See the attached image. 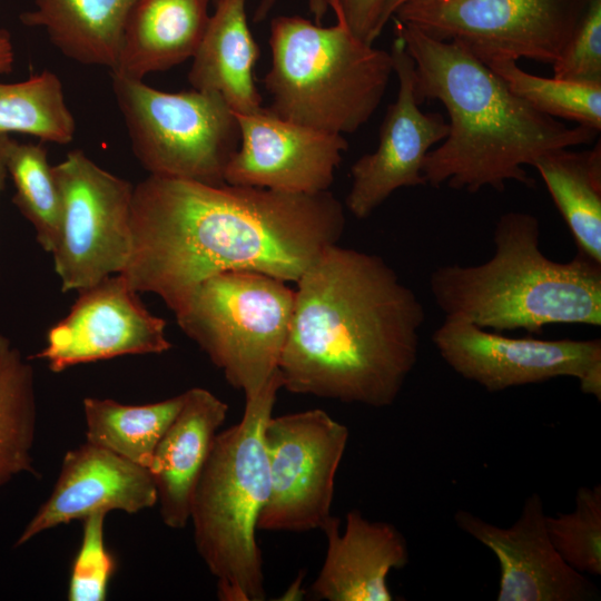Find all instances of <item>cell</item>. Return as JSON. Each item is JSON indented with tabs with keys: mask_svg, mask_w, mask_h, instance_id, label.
I'll use <instances>...</instances> for the list:
<instances>
[{
	"mask_svg": "<svg viewBox=\"0 0 601 601\" xmlns=\"http://www.w3.org/2000/svg\"><path fill=\"white\" fill-rule=\"evenodd\" d=\"M111 87L132 151L149 175L225 184L240 130L220 95L166 92L118 73H111Z\"/></svg>",
	"mask_w": 601,
	"mask_h": 601,
	"instance_id": "obj_8",
	"label": "cell"
},
{
	"mask_svg": "<svg viewBox=\"0 0 601 601\" xmlns=\"http://www.w3.org/2000/svg\"><path fill=\"white\" fill-rule=\"evenodd\" d=\"M552 66L555 78L601 83V0H589L572 36Z\"/></svg>",
	"mask_w": 601,
	"mask_h": 601,
	"instance_id": "obj_31",
	"label": "cell"
},
{
	"mask_svg": "<svg viewBox=\"0 0 601 601\" xmlns=\"http://www.w3.org/2000/svg\"><path fill=\"white\" fill-rule=\"evenodd\" d=\"M279 278L230 270L203 282L175 314L180 329L245 398L278 371L295 289Z\"/></svg>",
	"mask_w": 601,
	"mask_h": 601,
	"instance_id": "obj_7",
	"label": "cell"
},
{
	"mask_svg": "<svg viewBox=\"0 0 601 601\" xmlns=\"http://www.w3.org/2000/svg\"><path fill=\"white\" fill-rule=\"evenodd\" d=\"M282 387L372 407L392 405L417 363L425 311L378 255L334 244L296 282Z\"/></svg>",
	"mask_w": 601,
	"mask_h": 601,
	"instance_id": "obj_2",
	"label": "cell"
},
{
	"mask_svg": "<svg viewBox=\"0 0 601 601\" xmlns=\"http://www.w3.org/2000/svg\"><path fill=\"white\" fill-rule=\"evenodd\" d=\"M303 574L297 577L294 582L287 588V590L282 594L280 600L284 601H295L300 600L304 597V590L302 589Z\"/></svg>",
	"mask_w": 601,
	"mask_h": 601,
	"instance_id": "obj_34",
	"label": "cell"
},
{
	"mask_svg": "<svg viewBox=\"0 0 601 601\" xmlns=\"http://www.w3.org/2000/svg\"><path fill=\"white\" fill-rule=\"evenodd\" d=\"M282 378L277 371L242 420L217 433L195 487L189 521L197 552L216 579L221 601L265 599L258 518L268 496L264 426L273 415Z\"/></svg>",
	"mask_w": 601,
	"mask_h": 601,
	"instance_id": "obj_5",
	"label": "cell"
},
{
	"mask_svg": "<svg viewBox=\"0 0 601 601\" xmlns=\"http://www.w3.org/2000/svg\"><path fill=\"white\" fill-rule=\"evenodd\" d=\"M322 531L327 549L312 585L315 597L328 601L393 600L387 574L410 561L407 542L393 524L372 522L352 510L343 533L335 516Z\"/></svg>",
	"mask_w": 601,
	"mask_h": 601,
	"instance_id": "obj_18",
	"label": "cell"
},
{
	"mask_svg": "<svg viewBox=\"0 0 601 601\" xmlns=\"http://www.w3.org/2000/svg\"><path fill=\"white\" fill-rule=\"evenodd\" d=\"M156 504L157 492L147 467L85 441L63 455L50 495L24 525L13 548L97 512L134 514Z\"/></svg>",
	"mask_w": 601,
	"mask_h": 601,
	"instance_id": "obj_17",
	"label": "cell"
},
{
	"mask_svg": "<svg viewBox=\"0 0 601 601\" xmlns=\"http://www.w3.org/2000/svg\"><path fill=\"white\" fill-rule=\"evenodd\" d=\"M7 177H8V170H7V166L4 161L2 141H1V135H0V193L4 188Z\"/></svg>",
	"mask_w": 601,
	"mask_h": 601,
	"instance_id": "obj_38",
	"label": "cell"
},
{
	"mask_svg": "<svg viewBox=\"0 0 601 601\" xmlns=\"http://www.w3.org/2000/svg\"><path fill=\"white\" fill-rule=\"evenodd\" d=\"M407 1L410 0H387L384 12H383V17H382L383 29L388 22V20L392 19L396 9Z\"/></svg>",
	"mask_w": 601,
	"mask_h": 601,
	"instance_id": "obj_37",
	"label": "cell"
},
{
	"mask_svg": "<svg viewBox=\"0 0 601 601\" xmlns=\"http://www.w3.org/2000/svg\"><path fill=\"white\" fill-rule=\"evenodd\" d=\"M390 53L398 81L397 97L387 107L376 150L363 155L351 167L346 207L358 219L372 215L397 189L426 185L424 159L449 134L442 114L421 110L414 88V62L400 37L395 36Z\"/></svg>",
	"mask_w": 601,
	"mask_h": 601,
	"instance_id": "obj_14",
	"label": "cell"
},
{
	"mask_svg": "<svg viewBox=\"0 0 601 601\" xmlns=\"http://www.w3.org/2000/svg\"><path fill=\"white\" fill-rule=\"evenodd\" d=\"M247 0H217L188 73L194 89L220 95L234 112L262 107L253 68L259 47L247 22Z\"/></svg>",
	"mask_w": 601,
	"mask_h": 601,
	"instance_id": "obj_21",
	"label": "cell"
},
{
	"mask_svg": "<svg viewBox=\"0 0 601 601\" xmlns=\"http://www.w3.org/2000/svg\"><path fill=\"white\" fill-rule=\"evenodd\" d=\"M106 515L97 512L82 520L81 541L68 581L69 601L106 600L117 566L105 540Z\"/></svg>",
	"mask_w": 601,
	"mask_h": 601,
	"instance_id": "obj_30",
	"label": "cell"
},
{
	"mask_svg": "<svg viewBox=\"0 0 601 601\" xmlns=\"http://www.w3.org/2000/svg\"><path fill=\"white\" fill-rule=\"evenodd\" d=\"M211 0H139L127 21L111 73L135 79L195 56L206 32Z\"/></svg>",
	"mask_w": 601,
	"mask_h": 601,
	"instance_id": "obj_20",
	"label": "cell"
},
{
	"mask_svg": "<svg viewBox=\"0 0 601 601\" xmlns=\"http://www.w3.org/2000/svg\"><path fill=\"white\" fill-rule=\"evenodd\" d=\"M213 3H215L217 0H211ZM276 0H260L258 8L255 10L254 13V21L260 22L263 21L267 14L269 13L270 9L274 7Z\"/></svg>",
	"mask_w": 601,
	"mask_h": 601,
	"instance_id": "obj_36",
	"label": "cell"
},
{
	"mask_svg": "<svg viewBox=\"0 0 601 601\" xmlns=\"http://www.w3.org/2000/svg\"><path fill=\"white\" fill-rule=\"evenodd\" d=\"M570 229L578 252L601 264V147L556 149L533 165Z\"/></svg>",
	"mask_w": 601,
	"mask_h": 601,
	"instance_id": "obj_23",
	"label": "cell"
},
{
	"mask_svg": "<svg viewBox=\"0 0 601 601\" xmlns=\"http://www.w3.org/2000/svg\"><path fill=\"white\" fill-rule=\"evenodd\" d=\"M494 253L477 265L450 264L428 285L444 318L495 332L541 334L551 324L601 326V264L578 252L570 262L540 249V224L525 211H508L495 224Z\"/></svg>",
	"mask_w": 601,
	"mask_h": 601,
	"instance_id": "obj_4",
	"label": "cell"
},
{
	"mask_svg": "<svg viewBox=\"0 0 601 601\" xmlns=\"http://www.w3.org/2000/svg\"><path fill=\"white\" fill-rule=\"evenodd\" d=\"M336 23L279 16L270 22L272 63L264 85L278 116L332 134H352L382 101L393 70L390 51L358 38L334 2Z\"/></svg>",
	"mask_w": 601,
	"mask_h": 601,
	"instance_id": "obj_6",
	"label": "cell"
},
{
	"mask_svg": "<svg viewBox=\"0 0 601 601\" xmlns=\"http://www.w3.org/2000/svg\"><path fill=\"white\" fill-rule=\"evenodd\" d=\"M14 62V50L10 35L6 30H0V75L12 70Z\"/></svg>",
	"mask_w": 601,
	"mask_h": 601,
	"instance_id": "obj_33",
	"label": "cell"
},
{
	"mask_svg": "<svg viewBox=\"0 0 601 601\" xmlns=\"http://www.w3.org/2000/svg\"><path fill=\"white\" fill-rule=\"evenodd\" d=\"M8 175L13 180V204L33 226L43 250L52 253L61 227L62 200L60 189L41 144L19 142L1 135Z\"/></svg>",
	"mask_w": 601,
	"mask_h": 601,
	"instance_id": "obj_26",
	"label": "cell"
},
{
	"mask_svg": "<svg viewBox=\"0 0 601 601\" xmlns=\"http://www.w3.org/2000/svg\"><path fill=\"white\" fill-rule=\"evenodd\" d=\"M414 62L418 101L439 100L446 109L449 134L423 162L426 185L476 193L502 191L508 181L532 187L524 166L546 152L591 144L599 130L570 128L515 96L484 62L460 46L434 39L394 19Z\"/></svg>",
	"mask_w": 601,
	"mask_h": 601,
	"instance_id": "obj_3",
	"label": "cell"
},
{
	"mask_svg": "<svg viewBox=\"0 0 601 601\" xmlns=\"http://www.w3.org/2000/svg\"><path fill=\"white\" fill-rule=\"evenodd\" d=\"M24 134L42 141L69 144L76 120L59 77L43 70L19 82H0V135Z\"/></svg>",
	"mask_w": 601,
	"mask_h": 601,
	"instance_id": "obj_27",
	"label": "cell"
},
{
	"mask_svg": "<svg viewBox=\"0 0 601 601\" xmlns=\"http://www.w3.org/2000/svg\"><path fill=\"white\" fill-rule=\"evenodd\" d=\"M0 334V490L21 474L37 475L32 449L37 430L35 372Z\"/></svg>",
	"mask_w": 601,
	"mask_h": 601,
	"instance_id": "obj_24",
	"label": "cell"
},
{
	"mask_svg": "<svg viewBox=\"0 0 601 601\" xmlns=\"http://www.w3.org/2000/svg\"><path fill=\"white\" fill-rule=\"evenodd\" d=\"M173 344L166 321L152 315L121 274L78 290L69 313L47 333L29 359L46 361L53 373L125 355L161 354Z\"/></svg>",
	"mask_w": 601,
	"mask_h": 601,
	"instance_id": "obj_13",
	"label": "cell"
},
{
	"mask_svg": "<svg viewBox=\"0 0 601 601\" xmlns=\"http://www.w3.org/2000/svg\"><path fill=\"white\" fill-rule=\"evenodd\" d=\"M240 142L225 171V183L292 194L327 191L342 155L343 135L287 120L269 107L234 112Z\"/></svg>",
	"mask_w": 601,
	"mask_h": 601,
	"instance_id": "obj_15",
	"label": "cell"
},
{
	"mask_svg": "<svg viewBox=\"0 0 601 601\" xmlns=\"http://www.w3.org/2000/svg\"><path fill=\"white\" fill-rule=\"evenodd\" d=\"M263 437L268 496L257 529L323 530L333 516L335 476L346 450L348 428L315 408L272 415Z\"/></svg>",
	"mask_w": 601,
	"mask_h": 601,
	"instance_id": "obj_11",
	"label": "cell"
},
{
	"mask_svg": "<svg viewBox=\"0 0 601 601\" xmlns=\"http://www.w3.org/2000/svg\"><path fill=\"white\" fill-rule=\"evenodd\" d=\"M589 0H410L393 17L484 62L553 63Z\"/></svg>",
	"mask_w": 601,
	"mask_h": 601,
	"instance_id": "obj_9",
	"label": "cell"
},
{
	"mask_svg": "<svg viewBox=\"0 0 601 601\" xmlns=\"http://www.w3.org/2000/svg\"><path fill=\"white\" fill-rule=\"evenodd\" d=\"M432 342L460 376L490 393L573 377L601 401V339L513 338L457 318H444Z\"/></svg>",
	"mask_w": 601,
	"mask_h": 601,
	"instance_id": "obj_12",
	"label": "cell"
},
{
	"mask_svg": "<svg viewBox=\"0 0 601 601\" xmlns=\"http://www.w3.org/2000/svg\"><path fill=\"white\" fill-rule=\"evenodd\" d=\"M549 538L562 559L580 573L601 574V486L577 490L574 510L546 515Z\"/></svg>",
	"mask_w": 601,
	"mask_h": 601,
	"instance_id": "obj_29",
	"label": "cell"
},
{
	"mask_svg": "<svg viewBox=\"0 0 601 601\" xmlns=\"http://www.w3.org/2000/svg\"><path fill=\"white\" fill-rule=\"evenodd\" d=\"M334 2L352 31L367 43L382 33V17L387 0H326Z\"/></svg>",
	"mask_w": 601,
	"mask_h": 601,
	"instance_id": "obj_32",
	"label": "cell"
},
{
	"mask_svg": "<svg viewBox=\"0 0 601 601\" xmlns=\"http://www.w3.org/2000/svg\"><path fill=\"white\" fill-rule=\"evenodd\" d=\"M328 190L292 194L149 175L134 186L131 245L120 273L179 312L206 279L230 270L297 282L345 229Z\"/></svg>",
	"mask_w": 601,
	"mask_h": 601,
	"instance_id": "obj_1",
	"label": "cell"
},
{
	"mask_svg": "<svg viewBox=\"0 0 601 601\" xmlns=\"http://www.w3.org/2000/svg\"><path fill=\"white\" fill-rule=\"evenodd\" d=\"M311 12L313 13L316 23L321 24L324 16L328 11V3L326 0H307Z\"/></svg>",
	"mask_w": 601,
	"mask_h": 601,
	"instance_id": "obj_35",
	"label": "cell"
},
{
	"mask_svg": "<svg viewBox=\"0 0 601 601\" xmlns=\"http://www.w3.org/2000/svg\"><path fill=\"white\" fill-rule=\"evenodd\" d=\"M139 0H35L21 23L41 28L66 57L115 69L129 16Z\"/></svg>",
	"mask_w": 601,
	"mask_h": 601,
	"instance_id": "obj_22",
	"label": "cell"
},
{
	"mask_svg": "<svg viewBox=\"0 0 601 601\" xmlns=\"http://www.w3.org/2000/svg\"><path fill=\"white\" fill-rule=\"evenodd\" d=\"M227 412V404L206 388L184 392L181 408L156 445L147 467L166 526L183 529L188 524L195 487Z\"/></svg>",
	"mask_w": 601,
	"mask_h": 601,
	"instance_id": "obj_19",
	"label": "cell"
},
{
	"mask_svg": "<svg viewBox=\"0 0 601 601\" xmlns=\"http://www.w3.org/2000/svg\"><path fill=\"white\" fill-rule=\"evenodd\" d=\"M486 66L538 111L600 131L601 83L540 77L524 71L514 60H497Z\"/></svg>",
	"mask_w": 601,
	"mask_h": 601,
	"instance_id": "obj_28",
	"label": "cell"
},
{
	"mask_svg": "<svg viewBox=\"0 0 601 601\" xmlns=\"http://www.w3.org/2000/svg\"><path fill=\"white\" fill-rule=\"evenodd\" d=\"M543 500L532 493L510 528H500L459 510L457 528L490 549L500 564L497 601H590L600 597L583 573L570 566L552 544Z\"/></svg>",
	"mask_w": 601,
	"mask_h": 601,
	"instance_id": "obj_16",
	"label": "cell"
},
{
	"mask_svg": "<svg viewBox=\"0 0 601 601\" xmlns=\"http://www.w3.org/2000/svg\"><path fill=\"white\" fill-rule=\"evenodd\" d=\"M62 200L61 227L53 256L61 290L87 288L116 274L131 245L134 185L72 150L53 166Z\"/></svg>",
	"mask_w": 601,
	"mask_h": 601,
	"instance_id": "obj_10",
	"label": "cell"
},
{
	"mask_svg": "<svg viewBox=\"0 0 601 601\" xmlns=\"http://www.w3.org/2000/svg\"><path fill=\"white\" fill-rule=\"evenodd\" d=\"M183 403L184 393L142 405L85 397L86 441L148 467L156 445Z\"/></svg>",
	"mask_w": 601,
	"mask_h": 601,
	"instance_id": "obj_25",
	"label": "cell"
}]
</instances>
